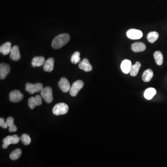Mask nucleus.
<instances>
[{
  "label": "nucleus",
  "instance_id": "1",
  "mask_svg": "<svg viewBox=\"0 0 167 167\" xmlns=\"http://www.w3.org/2000/svg\"><path fill=\"white\" fill-rule=\"evenodd\" d=\"M70 39V37L67 33L60 34L53 39L52 43V46L54 49H59L66 44Z\"/></svg>",
  "mask_w": 167,
  "mask_h": 167
},
{
  "label": "nucleus",
  "instance_id": "2",
  "mask_svg": "<svg viewBox=\"0 0 167 167\" xmlns=\"http://www.w3.org/2000/svg\"><path fill=\"white\" fill-rule=\"evenodd\" d=\"M68 106L65 103H61L56 104L52 109V112L54 115H64L68 111Z\"/></svg>",
  "mask_w": 167,
  "mask_h": 167
},
{
  "label": "nucleus",
  "instance_id": "3",
  "mask_svg": "<svg viewBox=\"0 0 167 167\" xmlns=\"http://www.w3.org/2000/svg\"><path fill=\"white\" fill-rule=\"evenodd\" d=\"M84 83L81 80H78L73 83L70 90V94L72 97L77 96L80 91L83 87Z\"/></svg>",
  "mask_w": 167,
  "mask_h": 167
},
{
  "label": "nucleus",
  "instance_id": "4",
  "mask_svg": "<svg viewBox=\"0 0 167 167\" xmlns=\"http://www.w3.org/2000/svg\"><path fill=\"white\" fill-rule=\"evenodd\" d=\"M41 95L47 103H51L53 100L52 90L50 87H46L43 88L41 91Z\"/></svg>",
  "mask_w": 167,
  "mask_h": 167
},
{
  "label": "nucleus",
  "instance_id": "5",
  "mask_svg": "<svg viewBox=\"0 0 167 167\" xmlns=\"http://www.w3.org/2000/svg\"><path fill=\"white\" fill-rule=\"evenodd\" d=\"M43 88V85L41 83H27L26 85V90L31 94H33L35 92H39L42 91Z\"/></svg>",
  "mask_w": 167,
  "mask_h": 167
},
{
  "label": "nucleus",
  "instance_id": "6",
  "mask_svg": "<svg viewBox=\"0 0 167 167\" xmlns=\"http://www.w3.org/2000/svg\"><path fill=\"white\" fill-rule=\"evenodd\" d=\"M126 35L128 38L131 40H138L143 37V33L140 30L131 29L127 32Z\"/></svg>",
  "mask_w": 167,
  "mask_h": 167
},
{
  "label": "nucleus",
  "instance_id": "7",
  "mask_svg": "<svg viewBox=\"0 0 167 167\" xmlns=\"http://www.w3.org/2000/svg\"><path fill=\"white\" fill-rule=\"evenodd\" d=\"M42 103V97L37 95L34 97H31L28 100V106L31 109H33L36 106H40Z\"/></svg>",
  "mask_w": 167,
  "mask_h": 167
},
{
  "label": "nucleus",
  "instance_id": "8",
  "mask_svg": "<svg viewBox=\"0 0 167 167\" xmlns=\"http://www.w3.org/2000/svg\"><path fill=\"white\" fill-rule=\"evenodd\" d=\"M23 95L19 91H13L9 94V100L12 102H20L22 100Z\"/></svg>",
  "mask_w": 167,
  "mask_h": 167
},
{
  "label": "nucleus",
  "instance_id": "9",
  "mask_svg": "<svg viewBox=\"0 0 167 167\" xmlns=\"http://www.w3.org/2000/svg\"><path fill=\"white\" fill-rule=\"evenodd\" d=\"M20 140L21 139H20V137L17 135H8L3 140V143L4 144L9 146L11 144H18L20 142Z\"/></svg>",
  "mask_w": 167,
  "mask_h": 167
},
{
  "label": "nucleus",
  "instance_id": "10",
  "mask_svg": "<svg viewBox=\"0 0 167 167\" xmlns=\"http://www.w3.org/2000/svg\"><path fill=\"white\" fill-rule=\"evenodd\" d=\"M10 66L7 64L1 63L0 65V78L4 80L10 72Z\"/></svg>",
  "mask_w": 167,
  "mask_h": 167
},
{
  "label": "nucleus",
  "instance_id": "11",
  "mask_svg": "<svg viewBox=\"0 0 167 167\" xmlns=\"http://www.w3.org/2000/svg\"><path fill=\"white\" fill-rule=\"evenodd\" d=\"M58 85L60 88L64 92H67L70 90V84L66 78H61L59 81Z\"/></svg>",
  "mask_w": 167,
  "mask_h": 167
},
{
  "label": "nucleus",
  "instance_id": "12",
  "mask_svg": "<svg viewBox=\"0 0 167 167\" xmlns=\"http://www.w3.org/2000/svg\"><path fill=\"white\" fill-rule=\"evenodd\" d=\"M10 58L14 61H18L21 58L20 51L18 46H14L11 48L10 52Z\"/></svg>",
  "mask_w": 167,
  "mask_h": 167
},
{
  "label": "nucleus",
  "instance_id": "13",
  "mask_svg": "<svg viewBox=\"0 0 167 167\" xmlns=\"http://www.w3.org/2000/svg\"><path fill=\"white\" fill-rule=\"evenodd\" d=\"M79 66L81 69L83 70L86 72L91 71L92 70V66L87 59H84L83 61L80 62Z\"/></svg>",
  "mask_w": 167,
  "mask_h": 167
},
{
  "label": "nucleus",
  "instance_id": "14",
  "mask_svg": "<svg viewBox=\"0 0 167 167\" xmlns=\"http://www.w3.org/2000/svg\"><path fill=\"white\" fill-rule=\"evenodd\" d=\"M131 66H132V64L130 60H124L122 61L121 64V69L122 71L125 74L130 73Z\"/></svg>",
  "mask_w": 167,
  "mask_h": 167
},
{
  "label": "nucleus",
  "instance_id": "15",
  "mask_svg": "<svg viewBox=\"0 0 167 167\" xmlns=\"http://www.w3.org/2000/svg\"><path fill=\"white\" fill-rule=\"evenodd\" d=\"M145 45L142 42H135L131 45V49L135 52H141L145 50Z\"/></svg>",
  "mask_w": 167,
  "mask_h": 167
},
{
  "label": "nucleus",
  "instance_id": "16",
  "mask_svg": "<svg viewBox=\"0 0 167 167\" xmlns=\"http://www.w3.org/2000/svg\"><path fill=\"white\" fill-rule=\"evenodd\" d=\"M54 60L53 58H50L47 59L44 64V70L47 72H51L52 71L54 67Z\"/></svg>",
  "mask_w": 167,
  "mask_h": 167
},
{
  "label": "nucleus",
  "instance_id": "17",
  "mask_svg": "<svg viewBox=\"0 0 167 167\" xmlns=\"http://www.w3.org/2000/svg\"><path fill=\"white\" fill-rule=\"evenodd\" d=\"M12 47L11 43L10 42H7L1 46L0 47V52L4 55H7L10 53Z\"/></svg>",
  "mask_w": 167,
  "mask_h": 167
},
{
  "label": "nucleus",
  "instance_id": "18",
  "mask_svg": "<svg viewBox=\"0 0 167 167\" xmlns=\"http://www.w3.org/2000/svg\"><path fill=\"white\" fill-rule=\"evenodd\" d=\"M45 62V59L43 57H35L33 58L32 61V66L40 67L44 64Z\"/></svg>",
  "mask_w": 167,
  "mask_h": 167
},
{
  "label": "nucleus",
  "instance_id": "19",
  "mask_svg": "<svg viewBox=\"0 0 167 167\" xmlns=\"http://www.w3.org/2000/svg\"><path fill=\"white\" fill-rule=\"evenodd\" d=\"M153 76V71L151 69L145 71L142 75V80L145 82H148L151 80Z\"/></svg>",
  "mask_w": 167,
  "mask_h": 167
},
{
  "label": "nucleus",
  "instance_id": "20",
  "mask_svg": "<svg viewBox=\"0 0 167 167\" xmlns=\"http://www.w3.org/2000/svg\"><path fill=\"white\" fill-rule=\"evenodd\" d=\"M6 122L7 124V126L9 128H8V130H9V132H16V131H17V128L14 125V120L13 117H8L7 119Z\"/></svg>",
  "mask_w": 167,
  "mask_h": 167
},
{
  "label": "nucleus",
  "instance_id": "21",
  "mask_svg": "<svg viewBox=\"0 0 167 167\" xmlns=\"http://www.w3.org/2000/svg\"><path fill=\"white\" fill-rule=\"evenodd\" d=\"M156 91L154 88H149L146 90L144 93V97L148 100H151L156 94Z\"/></svg>",
  "mask_w": 167,
  "mask_h": 167
},
{
  "label": "nucleus",
  "instance_id": "22",
  "mask_svg": "<svg viewBox=\"0 0 167 167\" xmlns=\"http://www.w3.org/2000/svg\"><path fill=\"white\" fill-rule=\"evenodd\" d=\"M141 66V63L139 62H136L135 64L132 65L130 71V76H133V77L136 76L138 71H139Z\"/></svg>",
  "mask_w": 167,
  "mask_h": 167
},
{
  "label": "nucleus",
  "instance_id": "23",
  "mask_svg": "<svg viewBox=\"0 0 167 167\" xmlns=\"http://www.w3.org/2000/svg\"><path fill=\"white\" fill-rule=\"evenodd\" d=\"M154 57L156 64L161 66L163 64L164 61V57L162 52L160 51H156L154 53Z\"/></svg>",
  "mask_w": 167,
  "mask_h": 167
},
{
  "label": "nucleus",
  "instance_id": "24",
  "mask_svg": "<svg viewBox=\"0 0 167 167\" xmlns=\"http://www.w3.org/2000/svg\"><path fill=\"white\" fill-rule=\"evenodd\" d=\"M148 41L151 43H153L155 41H157V39L159 38V34L157 32L153 31L151 32L148 33L147 35Z\"/></svg>",
  "mask_w": 167,
  "mask_h": 167
},
{
  "label": "nucleus",
  "instance_id": "25",
  "mask_svg": "<svg viewBox=\"0 0 167 167\" xmlns=\"http://www.w3.org/2000/svg\"><path fill=\"white\" fill-rule=\"evenodd\" d=\"M22 154V150L20 149H17L11 153L9 157L11 160H16L21 157Z\"/></svg>",
  "mask_w": 167,
  "mask_h": 167
},
{
  "label": "nucleus",
  "instance_id": "26",
  "mask_svg": "<svg viewBox=\"0 0 167 167\" xmlns=\"http://www.w3.org/2000/svg\"><path fill=\"white\" fill-rule=\"evenodd\" d=\"M71 61L73 64H76L80 62L81 61V58H80V53L79 52H76L73 53L71 58Z\"/></svg>",
  "mask_w": 167,
  "mask_h": 167
},
{
  "label": "nucleus",
  "instance_id": "27",
  "mask_svg": "<svg viewBox=\"0 0 167 167\" xmlns=\"http://www.w3.org/2000/svg\"><path fill=\"white\" fill-rule=\"evenodd\" d=\"M20 139H21L22 143L25 145H28L31 143V138H30L29 135L26 134H24L22 135Z\"/></svg>",
  "mask_w": 167,
  "mask_h": 167
},
{
  "label": "nucleus",
  "instance_id": "28",
  "mask_svg": "<svg viewBox=\"0 0 167 167\" xmlns=\"http://www.w3.org/2000/svg\"><path fill=\"white\" fill-rule=\"evenodd\" d=\"M0 126L4 129H7L8 127L6 122H5L4 118H0Z\"/></svg>",
  "mask_w": 167,
  "mask_h": 167
},
{
  "label": "nucleus",
  "instance_id": "29",
  "mask_svg": "<svg viewBox=\"0 0 167 167\" xmlns=\"http://www.w3.org/2000/svg\"><path fill=\"white\" fill-rule=\"evenodd\" d=\"M8 146L7 145H5V144H3L2 145V148L3 149H7L8 147Z\"/></svg>",
  "mask_w": 167,
  "mask_h": 167
}]
</instances>
